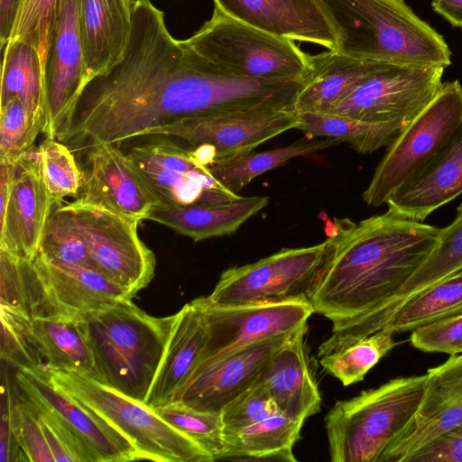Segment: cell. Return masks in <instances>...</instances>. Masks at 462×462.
I'll use <instances>...</instances> for the list:
<instances>
[{"mask_svg": "<svg viewBox=\"0 0 462 462\" xmlns=\"http://www.w3.org/2000/svg\"><path fill=\"white\" fill-rule=\"evenodd\" d=\"M301 82L252 79L217 65L188 38L175 39L158 9L134 26L108 79L107 106L116 132L130 142L186 117L293 108Z\"/></svg>", "mask_w": 462, "mask_h": 462, "instance_id": "1", "label": "cell"}, {"mask_svg": "<svg viewBox=\"0 0 462 462\" xmlns=\"http://www.w3.org/2000/svg\"><path fill=\"white\" fill-rule=\"evenodd\" d=\"M440 228L387 210L358 223L335 219L333 251L310 304L332 323L318 356L380 330L383 315L427 260Z\"/></svg>", "mask_w": 462, "mask_h": 462, "instance_id": "2", "label": "cell"}, {"mask_svg": "<svg viewBox=\"0 0 462 462\" xmlns=\"http://www.w3.org/2000/svg\"><path fill=\"white\" fill-rule=\"evenodd\" d=\"M337 37L334 51L356 59L447 68L444 38L404 0H319Z\"/></svg>", "mask_w": 462, "mask_h": 462, "instance_id": "3", "label": "cell"}, {"mask_svg": "<svg viewBox=\"0 0 462 462\" xmlns=\"http://www.w3.org/2000/svg\"><path fill=\"white\" fill-rule=\"evenodd\" d=\"M176 314L153 317L124 300L79 319L103 384L143 402Z\"/></svg>", "mask_w": 462, "mask_h": 462, "instance_id": "4", "label": "cell"}, {"mask_svg": "<svg viewBox=\"0 0 462 462\" xmlns=\"http://www.w3.org/2000/svg\"><path fill=\"white\" fill-rule=\"evenodd\" d=\"M132 298L97 271L0 249V306L28 319H80Z\"/></svg>", "mask_w": 462, "mask_h": 462, "instance_id": "5", "label": "cell"}, {"mask_svg": "<svg viewBox=\"0 0 462 462\" xmlns=\"http://www.w3.org/2000/svg\"><path fill=\"white\" fill-rule=\"evenodd\" d=\"M426 374L399 377L337 401L325 416L333 462H380L421 401Z\"/></svg>", "mask_w": 462, "mask_h": 462, "instance_id": "6", "label": "cell"}, {"mask_svg": "<svg viewBox=\"0 0 462 462\" xmlns=\"http://www.w3.org/2000/svg\"><path fill=\"white\" fill-rule=\"evenodd\" d=\"M44 371L51 383L124 435L135 448L141 460L215 461L200 445L171 427L144 402L74 372L46 366Z\"/></svg>", "mask_w": 462, "mask_h": 462, "instance_id": "7", "label": "cell"}, {"mask_svg": "<svg viewBox=\"0 0 462 462\" xmlns=\"http://www.w3.org/2000/svg\"><path fill=\"white\" fill-rule=\"evenodd\" d=\"M333 251L330 236L308 247L283 248L224 271L208 300L217 306L309 302Z\"/></svg>", "mask_w": 462, "mask_h": 462, "instance_id": "8", "label": "cell"}, {"mask_svg": "<svg viewBox=\"0 0 462 462\" xmlns=\"http://www.w3.org/2000/svg\"><path fill=\"white\" fill-rule=\"evenodd\" d=\"M208 60L236 74L262 80H300L310 55L295 41L237 21L217 8L188 38Z\"/></svg>", "mask_w": 462, "mask_h": 462, "instance_id": "9", "label": "cell"}, {"mask_svg": "<svg viewBox=\"0 0 462 462\" xmlns=\"http://www.w3.org/2000/svg\"><path fill=\"white\" fill-rule=\"evenodd\" d=\"M462 127V86L446 81L435 98L389 145L363 192L367 206L379 207L417 174Z\"/></svg>", "mask_w": 462, "mask_h": 462, "instance_id": "10", "label": "cell"}, {"mask_svg": "<svg viewBox=\"0 0 462 462\" xmlns=\"http://www.w3.org/2000/svg\"><path fill=\"white\" fill-rule=\"evenodd\" d=\"M87 242L94 268L132 299L154 276L153 252L138 234L141 221L78 199L66 203Z\"/></svg>", "mask_w": 462, "mask_h": 462, "instance_id": "11", "label": "cell"}, {"mask_svg": "<svg viewBox=\"0 0 462 462\" xmlns=\"http://www.w3.org/2000/svg\"><path fill=\"white\" fill-rule=\"evenodd\" d=\"M443 72L442 67L379 62L328 114L403 128L435 98Z\"/></svg>", "mask_w": 462, "mask_h": 462, "instance_id": "12", "label": "cell"}, {"mask_svg": "<svg viewBox=\"0 0 462 462\" xmlns=\"http://www.w3.org/2000/svg\"><path fill=\"white\" fill-rule=\"evenodd\" d=\"M300 124L293 108L267 107L186 117L155 129L150 135H165L180 141L208 165L216 159L252 152L283 132L297 129Z\"/></svg>", "mask_w": 462, "mask_h": 462, "instance_id": "13", "label": "cell"}, {"mask_svg": "<svg viewBox=\"0 0 462 462\" xmlns=\"http://www.w3.org/2000/svg\"><path fill=\"white\" fill-rule=\"evenodd\" d=\"M125 152L162 205L222 203L239 197L212 177L195 152L165 135L141 138Z\"/></svg>", "mask_w": 462, "mask_h": 462, "instance_id": "14", "label": "cell"}, {"mask_svg": "<svg viewBox=\"0 0 462 462\" xmlns=\"http://www.w3.org/2000/svg\"><path fill=\"white\" fill-rule=\"evenodd\" d=\"M208 328V340L199 363L207 365L252 345L289 336L307 324L315 312L309 302L217 306L198 298Z\"/></svg>", "mask_w": 462, "mask_h": 462, "instance_id": "15", "label": "cell"}, {"mask_svg": "<svg viewBox=\"0 0 462 462\" xmlns=\"http://www.w3.org/2000/svg\"><path fill=\"white\" fill-rule=\"evenodd\" d=\"M87 84L80 0H60L46 69V137L56 139L69 124Z\"/></svg>", "mask_w": 462, "mask_h": 462, "instance_id": "16", "label": "cell"}, {"mask_svg": "<svg viewBox=\"0 0 462 462\" xmlns=\"http://www.w3.org/2000/svg\"><path fill=\"white\" fill-rule=\"evenodd\" d=\"M83 152L82 187L76 199L139 221L160 204L121 147L98 143Z\"/></svg>", "mask_w": 462, "mask_h": 462, "instance_id": "17", "label": "cell"}, {"mask_svg": "<svg viewBox=\"0 0 462 462\" xmlns=\"http://www.w3.org/2000/svg\"><path fill=\"white\" fill-rule=\"evenodd\" d=\"M414 415L393 439L380 462H408L420 448L462 425V354L428 370Z\"/></svg>", "mask_w": 462, "mask_h": 462, "instance_id": "18", "label": "cell"}, {"mask_svg": "<svg viewBox=\"0 0 462 462\" xmlns=\"http://www.w3.org/2000/svg\"><path fill=\"white\" fill-rule=\"evenodd\" d=\"M289 336L265 340L197 366L172 402L201 411L220 413L227 403L255 383Z\"/></svg>", "mask_w": 462, "mask_h": 462, "instance_id": "19", "label": "cell"}, {"mask_svg": "<svg viewBox=\"0 0 462 462\" xmlns=\"http://www.w3.org/2000/svg\"><path fill=\"white\" fill-rule=\"evenodd\" d=\"M54 205L33 147L16 162L13 189L0 215V249L18 258L33 260Z\"/></svg>", "mask_w": 462, "mask_h": 462, "instance_id": "20", "label": "cell"}, {"mask_svg": "<svg viewBox=\"0 0 462 462\" xmlns=\"http://www.w3.org/2000/svg\"><path fill=\"white\" fill-rule=\"evenodd\" d=\"M44 368L17 370L14 385L19 392L47 405L66 420L87 442L97 462L141 460L135 448L124 435L51 383Z\"/></svg>", "mask_w": 462, "mask_h": 462, "instance_id": "21", "label": "cell"}, {"mask_svg": "<svg viewBox=\"0 0 462 462\" xmlns=\"http://www.w3.org/2000/svg\"><path fill=\"white\" fill-rule=\"evenodd\" d=\"M223 14L267 32L335 50L336 31L319 0H213Z\"/></svg>", "mask_w": 462, "mask_h": 462, "instance_id": "22", "label": "cell"}, {"mask_svg": "<svg viewBox=\"0 0 462 462\" xmlns=\"http://www.w3.org/2000/svg\"><path fill=\"white\" fill-rule=\"evenodd\" d=\"M307 331L306 324L291 333L254 383L268 390L282 414L301 421L319 412L322 401L307 351Z\"/></svg>", "mask_w": 462, "mask_h": 462, "instance_id": "23", "label": "cell"}, {"mask_svg": "<svg viewBox=\"0 0 462 462\" xmlns=\"http://www.w3.org/2000/svg\"><path fill=\"white\" fill-rule=\"evenodd\" d=\"M462 193V127L417 174L397 188L386 205L392 213L423 222Z\"/></svg>", "mask_w": 462, "mask_h": 462, "instance_id": "24", "label": "cell"}, {"mask_svg": "<svg viewBox=\"0 0 462 462\" xmlns=\"http://www.w3.org/2000/svg\"><path fill=\"white\" fill-rule=\"evenodd\" d=\"M208 340L206 315L198 298L177 313L162 358L144 404L150 408L171 402L188 382Z\"/></svg>", "mask_w": 462, "mask_h": 462, "instance_id": "25", "label": "cell"}, {"mask_svg": "<svg viewBox=\"0 0 462 462\" xmlns=\"http://www.w3.org/2000/svg\"><path fill=\"white\" fill-rule=\"evenodd\" d=\"M136 0H80V30L88 83L124 56Z\"/></svg>", "mask_w": 462, "mask_h": 462, "instance_id": "26", "label": "cell"}, {"mask_svg": "<svg viewBox=\"0 0 462 462\" xmlns=\"http://www.w3.org/2000/svg\"><path fill=\"white\" fill-rule=\"evenodd\" d=\"M269 202L268 197H241L222 203L158 204L146 220L163 225L195 242L235 233Z\"/></svg>", "mask_w": 462, "mask_h": 462, "instance_id": "27", "label": "cell"}, {"mask_svg": "<svg viewBox=\"0 0 462 462\" xmlns=\"http://www.w3.org/2000/svg\"><path fill=\"white\" fill-rule=\"evenodd\" d=\"M379 62L334 50L310 55V69L296 94V113H328L342 102Z\"/></svg>", "mask_w": 462, "mask_h": 462, "instance_id": "28", "label": "cell"}, {"mask_svg": "<svg viewBox=\"0 0 462 462\" xmlns=\"http://www.w3.org/2000/svg\"><path fill=\"white\" fill-rule=\"evenodd\" d=\"M27 322L46 367L74 372L103 383L79 319H28Z\"/></svg>", "mask_w": 462, "mask_h": 462, "instance_id": "29", "label": "cell"}, {"mask_svg": "<svg viewBox=\"0 0 462 462\" xmlns=\"http://www.w3.org/2000/svg\"><path fill=\"white\" fill-rule=\"evenodd\" d=\"M303 421L277 413L236 433L224 436L219 459L296 462L293 447L300 438Z\"/></svg>", "mask_w": 462, "mask_h": 462, "instance_id": "30", "label": "cell"}, {"mask_svg": "<svg viewBox=\"0 0 462 462\" xmlns=\"http://www.w3.org/2000/svg\"><path fill=\"white\" fill-rule=\"evenodd\" d=\"M314 138L305 135L288 146L216 159L207 166L220 186L238 195L244 187L259 175L284 165L293 158L310 155L340 143L335 138Z\"/></svg>", "mask_w": 462, "mask_h": 462, "instance_id": "31", "label": "cell"}, {"mask_svg": "<svg viewBox=\"0 0 462 462\" xmlns=\"http://www.w3.org/2000/svg\"><path fill=\"white\" fill-rule=\"evenodd\" d=\"M14 97L45 125L46 75L36 49L22 42L7 43L2 51L0 105Z\"/></svg>", "mask_w": 462, "mask_h": 462, "instance_id": "32", "label": "cell"}, {"mask_svg": "<svg viewBox=\"0 0 462 462\" xmlns=\"http://www.w3.org/2000/svg\"><path fill=\"white\" fill-rule=\"evenodd\" d=\"M462 270V203L457 208L454 220L440 228L435 247L401 290L381 322L384 328L402 304L420 291Z\"/></svg>", "mask_w": 462, "mask_h": 462, "instance_id": "33", "label": "cell"}, {"mask_svg": "<svg viewBox=\"0 0 462 462\" xmlns=\"http://www.w3.org/2000/svg\"><path fill=\"white\" fill-rule=\"evenodd\" d=\"M298 115L300 124L297 129L307 136L335 138L363 154L390 145L402 129L395 123L368 122L328 113Z\"/></svg>", "mask_w": 462, "mask_h": 462, "instance_id": "34", "label": "cell"}, {"mask_svg": "<svg viewBox=\"0 0 462 462\" xmlns=\"http://www.w3.org/2000/svg\"><path fill=\"white\" fill-rule=\"evenodd\" d=\"M462 314V270L407 300L385 328L394 333L413 329L438 319Z\"/></svg>", "mask_w": 462, "mask_h": 462, "instance_id": "35", "label": "cell"}, {"mask_svg": "<svg viewBox=\"0 0 462 462\" xmlns=\"http://www.w3.org/2000/svg\"><path fill=\"white\" fill-rule=\"evenodd\" d=\"M393 334L390 328H384L346 346L318 356L319 365L344 386L358 383L394 347Z\"/></svg>", "mask_w": 462, "mask_h": 462, "instance_id": "36", "label": "cell"}, {"mask_svg": "<svg viewBox=\"0 0 462 462\" xmlns=\"http://www.w3.org/2000/svg\"><path fill=\"white\" fill-rule=\"evenodd\" d=\"M37 254L49 260L95 270L81 228L66 203L53 206Z\"/></svg>", "mask_w": 462, "mask_h": 462, "instance_id": "37", "label": "cell"}, {"mask_svg": "<svg viewBox=\"0 0 462 462\" xmlns=\"http://www.w3.org/2000/svg\"><path fill=\"white\" fill-rule=\"evenodd\" d=\"M40 171L55 204L66 197H78L82 187V170L73 152L64 143L46 137L36 147Z\"/></svg>", "mask_w": 462, "mask_h": 462, "instance_id": "38", "label": "cell"}, {"mask_svg": "<svg viewBox=\"0 0 462 462\" xmlns=\"http://www.w3.org/2000/svg\"><path fill=\"white\" fill-rule=\"evenodd\" d=\"M59 2L60 0H18L7 42H22L33 46L40 56L45 75Z\"/></svg>", "mask_w": 462, "mask_h": 462, "instance_id": "39", "label": "cell"}, {"mask_svg": "<svg viewBox=\"0 0 462 462\" xmlns=\"http://www.w3.org/2000/svg\"><path fill=\"white\" fill-rule=\"evenodd\" d=\"M171 427L200 445L214 458H220L224 449L220 413L201 411L180 402H171L153 409Z\"/></svg>", "mask_w": 462, "mask_h": 462, "instance_id": "40", "label": "cell"}, {"mask_svg": "<svg viewBox=\"0 0 462 462\" xmlns=\"http://www.w3.org/2000/svg\"><path fill=\"white\" fill-rule=\"evenodd\" d=\"M43 123L16 97L0 105V162H16L34 147Z\"/></svg>", "mask_w": 462, "mask_h": 462, "instance_id": "41", "label": "cell"}, {"mask_svg": "<svg viewBox=\"0 0 462 462\" xmlns=\"http://www.w3.org/2000/svg\"><path fill=\"white\" fill-rule=\"evenodd\" d=\"M1 359L23 371H37L46 363L28 328V318L6 307L0 306Z\"/></svg>", "mask_w": 462, "mask_h": 462, "instance_id": "42", "label": "cell"}, {"mask_svg": "<svg viewBox=\"0 0 462 462\" xmlns=\"http://www.w3.org/2000/svg\"><path fill=\"white\" fill-rule=\"evenodd\" d=\"M21 394L35 410L55 462H97L87 442L66 420L41 402Z\"/></svg>", "mask_w": 462, "mask_h": 462, "instance_id": "43", "label": "cell"}, {"mask_svg": "<svg viewBox=\"0 0 462 462\" xmlns=\"http://www.w3.org/2000/svg\"><path fill=\"white\" fill-rule=\"evenodd\" d=\"M11 426L26 461L55 462L35 410L16 387L11 393Z\"/></svg>", "mask_w": 462, "mask_h": 462, "instance_id": "44", "label": "cell"}, {"mask_svg": "<svg viewBox=\"0 0 462 462\" xmlns=\"http://www.w3.org/2000/svg\"><path fill=\"white\" fill-rule=\"evenodd\" d=\"M277 413L282 412L268 390L254 383L220 411L223 435L236 433Z\"/></svg>", "mask_w": 462, "mask_h": 462, "instance_id": "45", "label": "cell"}, {"mask_svg": "<svg viewBox=\"0 0 462 462\" xmlns=\"http://www.w3.org/2000/svg\"><path fill=\"white\" fill-rule=\"evenodd\" d=\"M411 332L410 341L420 351L462 354V314L435 320Z\"/></svg>", "mask_w": 462, "mask_h": 462, "instance_id": "46", "label": "cell"}, {"mask_svg": "<svg viewBox=\"0 0 462 462\" xmlns=\"http://www.w3.org/2000/svg\"><path fill=\"white\" fill-rule=\"evenodd\" d=\"M408 462H462V425L428 442Z\"/></svg>", "mask_w": 462, "mask_h": 462, "instance_id": "47", "label": "cell"}, {"mask_svg": "<svg viewBox=\"0 0 462 462\" xmlns=\"http://www.w3.org/2000/svg\"><path fill=\"white\" fill-rule=\"evenodd\" d=\"M11 393L5 370L2 369L1 421H0V462L26 461L18 448L11 426Z\"/></svg>", "mask_w": 462, "mask_h": 462, "instance_id": "48", "label": "cell"}, {"mask_svg": "<svg viewBox=\"0 0 462 462\" xmlns=\"http://www.w3.org/2000/svg\"><path fill=\"white\" fill-rule=\"evenodd\" d=\"M18 0H0V49L7 44L15 18Z\"/></svg>", "mask_w": 462, "mask_h": 462, "instance_id": "49", "label": "cell"}, {"mask_svg": "<svg viewBox=\"0 0 462 462\" xmlns=\"http://www.w3.org/2000/svg\"><path fill=\"white\" fill-rule=\"evenodd\" d=\"M432 7L453 26L462 28V0H433Z\"/></svg>", "mask_w": 462, "mask_h": 462, "instance_id": "50", "label": "cell"}]
</instances>
